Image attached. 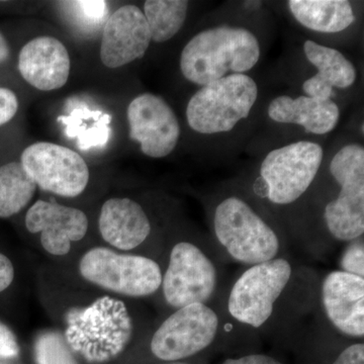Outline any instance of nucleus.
Listing matches in <instances>:
<instances>
[{"label": "nucleus", "mask_w": 364, "mask_h": 364, "mask_svg": "<svg viewBox=\"0 0 364 364\" xmlns=\"http://www.w3.org/2000/svg\"><path fill=\"white\" fill-rule=\"evenodd\" d=\"M20 107L18 93L9 86L0 83V131L16 119Z\"/></svg>", "instance_id": "obj_24"}, {"label": "nucleus", "mask_w": 364, "mask_h": 364, "mask_svg": "<svg viewBox=\"0 0 364 364\" xmlns=\"http://www.w3.org/2000/svg\"><path fill=\"white\" fill-rule=\"evenodd\" d=\"M267 114L275 123L294 124L301 126L306 133L326 135L338 124L340 109L333 100L279 95L270 102Z\"/></svg>", "instance_id": "obj_18"}, {"label": "nucleus", "mask_w": 364, "mask_h": 364, "mask_svg": "<svg viewBox=\"0 0 364 364\" xmlns=\"http://www.w3.org/2000/svg\"><path fill=\"white\" fill-rule=\"evenodd\" d=\"M37 191L18 158L0 157V219H11L26 210Z\"/></svg>", "instance_id": "obj_20"}, {"label": "nucleus", "mask_w": 364, "mask_h": 364, "mask_svg": "<svg viewBox=\"0 0 364 364\" xmlns=\"http://www.w3.org/2000/svg\"><path fill=\"white\" fill-rule=\"evenodd\" d=\"M339 270L364 277L363 236L347 242L339 258Z\"/></svg>", "instance_id": "obj_23"}, {"label": "nucleus", "mask_w": 364, "mask_h": 364, "mask_svg": "<svg viewBox=\"0 0 364 364\" xmlns=\"http://www.w3.org/2000/svg\"><path fill=\"white\" fill-rule=\"evenodd\" d=\"M33 352L37 364H78L65 337L60 334L42 335Z\"/></svg>", "instance_id": "obj_22"}, {"label": "nucleus", "mask_w": 364, "mask_h": 364, "mask_svg": "<svg viewBox=\"0 0 364 364\" xmlns=\"http://www.w3.org/2000/svg\"><path fill=\"white\" fill-rule=\"evenodd\" d=\"M189 2L186 0H148L143 14L149 26L152 42L173 39L181 32L188 18Z\"/></svg>", "instance_id": "obj_21"}, {"label": "nucleus", "mask_w": 364, "mask_h": 364, "mask_svg": "<svg viewBox=\"0 0 364 364\" xmlns=\"http://www.w3.org/2000/svg\"><path fill=\"white\" fill-rule=\"evenodd\" d=\"M23 224L49 257H69L90 233V218L80 208L55 200L33 202L26 210Z\"/></svg>", "instance_id": "obj_11"}, {"label": "nucleus", "mask_w": 364, "mask_h": 364, "mask_svg": "<svg viewBox=\"0 0 364 364\" xmlns=\"http://www.w3.org/2000/svg\"><path fill=\"white\" fill-rule=\"evenodd\" d=\"M97 230L104 245L121 252H146L153 224L140 203L128 196L107 198L100 207ZM149 256V255H148Z\"/></svg>", "instance_id": "obj_13"}, {"label": "nucleus", "mask_w": 364, "mask_h": 364, "mask_svg": "<svg viewBox=\"0 0 364 364\" xmlns=\"http://www.w3.org/2000/svg\"><path fill=\"white\" fill-rule=\"evenodd\" d=\"M207 242L178 238L167 247L159 294L170 311L191 304L210 305L221 287V270Z\"/></svg>", "instance_id": "obj_3"}, {"label": "nucleus", "mask_w": 364, "mask_h": 364, "mask_svg": "<svg viewBox=\"0 0 364 364\" xmlns=\"http://www.w3.org/2000/svg\"><path fill=\"white\" fill-rule=\"evenodd\" d=\"M330 174L339 191L326 203L323 221L331 238L350 242L364 234V149L358 143L347 144L333 156Z\"/></svg>", "instance_id": "obj_7"}, {"label": "nucleus", "mask_w": 364, "mask_h": 364, "mask_svg": "<svg viewBox=\"0 0 364 364\" xmlns=\"http://www.w3.org/2000/svg\"><path fill=\"white\" fill-rule=\"evenodd\" d=\"M13 59V48L6 33L0 30V72L6 70Z\"/></svg>", "instance_id": "obj_29"}, {"label": "nucleus", "mask_w": 364, "mask_h": 364, "mask_svg": "<svg viewBox=\"0 0 364 364\" xmlns=\"http://www.w3.org/2000/svg\"><path fill=\"white\" fill-rule=\"evenodd\" d=\"M322 146L312 141H299L270 151L260 166L268 202L289 207L303 198L322 166Z\"/></svg>", "instance_id": "obj_9"}, {"label": "nucleus", "mask_w": 364, "mask_h": 364, "mask_svg": "<svg viewBox=\"0 0 364 364\" xmlns=\"http://www.w3.org/2000/svg\"><path fill=\"white\" fill-rule=\"evenodd\" d=\"M321 308L328 323L343 336L363 339L364 277L336 269L320 286Z\"/></svg>", "instance_id": "obj_15"}, {"label": "nucleus", "mask_w": 364, "mask_h": 364, "mask_svg": "<svg viewBox=\"0 0 364 364\" xmlns=\"http://www.w3.org/2000/svg\"><path fill=\"white\" fill-rule=\"evenodd\" d=\"M164 364H188V363H167Z\"/></svg>", "instance_id": "obj_30"}, {"label": "nucleus", "mask_w": 364, "mask_h": 364, "mask_svg": "<svg viewBox=\"0 0 364 364\" xmlns=\"http://www.w3.org/2000/svg\"><path fill=\"white\" fill-rule=\"evenodd\" d=\"M151 42L149 26L143 11L135 4H124L105 21L100 41V60L107 68H121L142 59Z\"/></svg>", "instance_id": "obj_14"}, {"label": "nucleus", "mask_w": 364, "mask_h": 364, "mask_svg": "<svg viewBox=\"0 0 364 364\" xmlns=\"http://www.w3.org/2000/svg\"><path fill=\"white\" fill-rule=\"evenodd\" d=\"M77 273L82 282L100 291L119 298L141 299L159 294L163 265L151 256L97 245L81 254Z\"/></svg>", "instance_id": "obj_4"}, {"label": "nucleus", "mask_w": 364, "mask_h": 364, "mask_svg": "<svg viewBox=\"0 0 364 364\" xmlns=\"http://www.w3.org/2000/svg\"><path fill=\"white\" fill-rule=\"evenodd\" d=\"M222 364H284L272 356L267 354H249L239 358H229Z\"/></svg>", "instance_id": "obj_28"}, {"label": "nucleus", "mask_w": 364, "mask_h": 364, "mask_svg": "<svg viewBox=\"0 0 364 364\" xmlns=\"http://www.w3.org/2000/svg\"><path fill=\"white\" fill-rule=\"evenodd\" d=\"M304 52L308 61L318 70L317 74L304 82L303 90L306 97L332 100L334 88L347 90L355 83V67L338 50L306 40Z\"/></svg>", "instance_id": "obj_17"}, {"label": "nucleus", "mask_w": 364, "mask_h": 364, "mask_svg": "<svg viewBox=\"0 0 364 364\" xmlns=\"http://www.w3.org/2000/svg\"><path fill=\"white\" fill-rule=\"evenodd\" d=\"M287 6L294 20L313 32H343L356 20L347 0H289Z\"/></svg>", "instance_id": "obj_19"}, {"label": "nucleus", "mask_w": 364, "mask_h": 364, "mask_svg": "<svg viewBox=\"0 0 364 364\" xmlns=\"http://www.w3.org/2000/svg\"><path fill=\"white\" fill-rule=\"evenodd\" d=\"M257 98L258 86L252 77L228 75L196 91L186 105V122L203 135L227 133L247 119Z\"/></svg>", "instance_id": "obj_6"}, {"label": "nucleus", "mask_w": 364, "mask_h": 364, "mask_svg": "<svg viewBox=\"0 0 364 364\" xmlns=\"http://www.w3.org/2000/svg\"><path fill=\"white\" fill-rule=\"evenodd\" d=\"M224 329L226 323L214 306L191 304L170 311L154 328L150 352L164 363H178L205 350Z\"/></svg>", "instance_id": "obj_8"}, {"label": "nucleus", "mask_w": 364, "mask_h": 364, "mask_svg": "<svg viewBox=\"0 0 364 364\" xmlns=\"http://www.w3.org/2000/svg\"><path fill=\"white\" fill-rule=\"evenodd\" d=\"M18 160L38 188L58 198H78L90 182L85 158L60 144H31L21 151Z\"/></svg>", "instance_id": "obj_10"}, {"label": "nucleus", "mask_w": 364, "mask_h": 364, "mask_svg": "<svg viewBox=\"0 0 364 364\" xmlns=\"http://www.w3.org/2000/svg\"><path fill=\"white\" fill-rule=\"evenodd\" d=\"M212 234L220 255L251 267L282 256L284 239L279 229L247 198L230 195L213 208Z\"/></svg>", "instance_id": "obj_1"}, {"label": "nucleus", "mask_w": 364, "mask_h": 364, "mask_svg": "<svg viewBox=\"0 0 364 364\" xmlns=\"http://www.w3.org/2000/svg\"><path fill=\"white\" fill-rule=\"evenodd\" d=\"M259 41L241 26H220L196 33L182 49L179 67L193 85H210L233 74H245L259 61Z\"/></svg>", "instance_id": "obj_2"}, {"label": "nucleus", "mask_w": 364, "mask_h": 364, "mask_svg": "<svg viewBox=\"0 0 364 364\" xmlns=\"http://www.w3.org/2000/svg\"><path fill=\"white\" fill-rule=\"evenodd\" d=\"M294 273L291 261L282 256L246 267L230 289L228 315L251 329L264 327L274 315Z\"/></svg>", "instance_id": "obj_5"}, {"label": "nucleus", "mask_w": 364, "mask_h": 364, "mask_svg": "<svg viewBox=\"0 0 364 364\" xmlns=\"http://www.w3.org/2000/svg\"><path fill=\"white\" fill-rule=\"evenodd\" d=\"M16 69L23 81L36 90L44 92L58 90L68 82L70 55L57 38L39 36L21 48Z\"/></svg>", "instance_id": "obj_16"}, {"label": "nucleus", "mask_w": 364, "mask_h": 364, "mask_svg": "<svg viewBox=\"0 0 364 364\" xmlns=\"http://www.w3.org/2000/svg\"><path fill=\"white\" fill-rule=\"evenodd\" d=\"M129 136L145 156L160 159L176 150L181 135L178 117L159 95L145 92L131 100L127 109Z\"/></svg>", "instance_id": "obj_12"}, {"label": "nucleus", "mask_w": 364, "mask_h": 364, "mask_svg": "<svg viewBox=\"0 0 364 364\" xmlns=\"http://www.w3.org/2000/svg\"><path fill=\"white\" fill-rule=\"evenodd\" d=\"M332 364H364L363 342H356L347 346Z\"/></svg>", "instance_id": "obj_26"}, {"label": "nucleus", "mask_w": 364, "mask_h": 364, "mask_svg": "<svg viewBox=\"0 0 364 364\" xmlns=\"http://www.w3.org/2000/svg\"><path fill=\"white\" fill-rule=\"evenodd\" d=\"M20 344L13 330L0 321V359H13L20 354Z\"/></svg>", "instance_id": "obj_25"}, {"label": "nucleus", "mask_w": 364, "mask_h": 364, "mask_svg": "<svg viewBox=\"0 0 364 364\" xmlns=\"http://www.w3.org/2000/svg\"><path fill=\"white\" fill-rule=\"evenodd\" d=\"M16 267L6 254L0 252V294L6 291L16 279Z\"/></svg>", "instance_id": "obj_27"}]
</instances>
